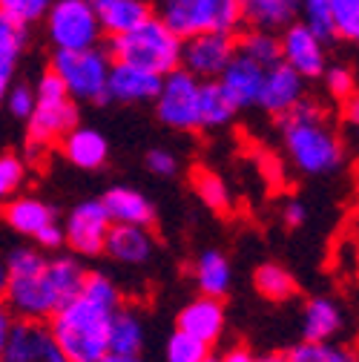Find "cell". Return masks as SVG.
I'll list each match as a JSON object with an SVG mask.
<instances>
[{
    "mask_svg": "<svg viewBox=\"0 0 359 362\" xmlns=\"http://www.w3.org/2000/svg\"><path fill=\"white\" fill-rule=\"evenodd\" d=\"M89 6H93L98 18L101 35H110V37L129 32L132 26H139L153 15L150 0H89Z\"/></svg>",
    "mask_w": 359,
    "mask_h": 362,
    "instance_id": "20",
    "label": "cell"
},
{
    "mask_svg": "<svg viewBox=\"0 0 359 362\" xmlns=\"http://www.w3.org/2000/svg\"><path fill=\"white\" fill-rule=\"evenodd\" d=\"M224 322H228V316H224V305L221 299L216 296H199L193 302H187L178 313V331H184L207 345H216L224 334Z\"/></svg>",
    "mask_w": 359,
    "mask_h": 362,
    "instance_id": "17",
    "label": "cell"
},
{
    "mask_svg": "<svg viewBox=\"0 0 359 362\" xmlns=\"http://www.w3.org/2000/svg\"><path fill=\"white\" fill-rule=\"evenodd\" d=\"M224 359H228V362H253L256 354L250 348H228V351H224Z\"/></svg>",
    "mask_w": 359,
    "mask_h": 362,
    "instance_id": "47",
    "label": "cell"
},
{
    "mask_svg": "<svg viewBox=\"0 0 359 362\" xmlns=\"http://www.w3.org/2000/svg\"><path fill=\"white\" fill-rule=\"evenodd\" d=\"M12 310L6 305V299L0 296V354H4V345H6V337H9V328H12Z\"/></svg>",
    "mask_w": 359,
    "mask_h": 362,
    "instance_id": "46",
    "label": "cell"
},
{
    "mask_svg": "<svg viewBox=\"0 0 359 362\" xmlns=\"http://www.w3.org/2000/svg\"><path fill=\"white\" fill-rule=\"evenodd\" d=\"M164 356L170 362H207L213 356V351H210L207 342H201V339H196V337L175 328V334L164 345Z\"/></svg>",
    "mask_w": 359,
    "mask_h": 362,
    "instance_id": "33",
    "label": "cell"
},
{
    "mask_svg": "<svg viewBox=\"0 0 359 362\" xmlns=\"http://www.w3.org/2000/svg\"><path fill=\"white\" fill-rule=\"evenodd\" d=\"M107 216L112 224H141V228H150V224L155 221V207L153 202L132 190V187H112L104 193L101 199Z\"/></svg>",
    "mask_w": 359,
    "mask_h": 362,
    "instance_id": "22",
    "label": "cell"
},
{
    "mask_svg": "<svg viewBox=\"0 0 359 362\" xmlns=\"http://www.w3.org/2000/svg\"><path fill=\"white\" fill-rule=\"evenodd\" d=\"M26 43H29V26L0 12V66L18 69V61L26 49Z\"/></svg>",
    "mask_w": 359,
    "mask_h": 362,
    "instance_id": "31",
    "label": "cell"
},
{
    "mask_svg": "<svg viewBox=\"0 0 359 362\" xmlns=\"http://www.w3.org/2000/svg\"><path fill=\"white\" fill-rule=\"evenodd\" d=\"M305 204H299V202H290L285 210H282V218H285V224L288 228H302L305 224Z\"/></svg>",
    "mask_w": 359,
    "mask_h": 362,
    "instance_id": "45",
    "label": "cell"
},
{
    "mask_svg": "<svg viewBox=\"0 0 359 362\" xmlns=\"http://www.w3.org/2000/svg\"><path fill=\"white\" fill-rule=\"evenodd\" d=\"M273 356H279V359H290V362H345V359H353L351 351L336 348L331 339H328V342L302 339L299 345H293V348L285 351V354H271V359H273Z\"/></svg>",
    "mask_w": 359,
    "mask_h": 362,
    "instance_id": "32",
    "label": "cell"
},
{
    "mask_svg": "<svg viewBox=\"0 0 359 362\" xmlns=\"http://www.w3.org/2000/svg\"><path fill=\"white\" fill-rule=\"evenodd\" d=\"M279 55L288 66H293L305 81L322 78L325 66H328V55H325V43L313 35L302 21L288 23L279 32Z\"/></svg>",
    "mask_w": 359,
    "mask_h": 362,
    "instance_id": "12",
    "label": "cell"
},
{
    "mask_svg": "<svg viewBox=\"0 0 359 362\" xmlns=\"http://www.w3.org/2000/svg\"><path fill=\"white\" fill-rule=\"evenodd\" d=\"M112 61L141 66L155 75H167L182 64V37H178L158 15H150L129 32H121L110 40Z\"/></svg>",
    "mask_w": 359,
    "mask_h": 362,
    "instance_id": "3",
    "label": "cell"
},
{
    "mask_svg": "<svg viewBox=\"0 0 359 362\" xmlns=\"http://www.w3.org/2000/svg\"><path fill=\"white\" fill-rule=\"evenodd\" d=\"M261 75L264 66H259L256 61H250L247 55L236 52L228 66L218 72V83L224 86V93L230 95V101L245 110V107H256V95H259V86H261Z\"/></svg>",
    "mask_w": 359,
    "mask_h": 362,
    "instance_id": "18",
    "label": "cell"
},
{
    "mask_svg": "<svg viewBox=\"0 0 359 362\" xmlns=\"http://www.w3.org/2000/svg\"><path fill=\"white\" fill-rule=\"evenodd\" d=\"M43 21L55 49H86L101 40V26L89 0H52Z\"/></svg>",
    "mask_w": 359,
    "mask_h": 362,
    "instance_id": "7",
    "label": "cell"
},
{
    "mask_svg": "<svg viewBox=\"0 0 359 362\" xmlns=\"http://www.w3.org/2000/svg\"><path fill=\"white\" fill-rule=\"evenodd\" d=\"M0 213H4V221L20 236H35L43 224H49V221L58 218L52 204H47L37 196H20V193L12 196L4 207H0Z\"/></svg>",
    "mask_w": 359,
    "mask_h": 362,
    "instance_id": "23",
    "label": "cell"
},
{
    "mask_svg": "<svg viewBox=\"0 0 359 362\" xmlns=\"http://www.w3.org/2000/svg\"><path fill=\"white\" fill-rule=\"evenodd\" d=\"M328 6L334 21V37L353 43L359 37V0H328Z\"/></svg>",
    "mask_w": 359,
    "mask_h": 362,
    "instance_id": "35",
    "label": "cell"
},
{
    "mask_svg": "<svg viewBox=\"0 0 359 362\" xmlns=\"http://www.w3.org/2000/svg\"><path fill=\"white\" fill-rule=\"evenodd\" d=\"M32 239L37 242L40 250H58V247H64V228H61L58 218H55V221H49V224H43V228H40Z\"/></svg>",
    "mask_w": 359,
    "mask_h": 362,
    "instance_id": "44",
    "label": "cell"
},
{
    "mask_svg": "<svg viewBox=\"0 0 359 362\" xmlns=\"http://www.w3.org/2000/svg\"><path fill=\"white\" fill-rule=\"evenodd\" d=\"M107 308L78 293L49 316V331L64 354V362H104L107 356Z\"/></svg>",
    "mask_w": 359,
    "mask_h": 362,
    "instance_id": "2",
    "label": "cell"
},
{
    "mask_svg": "<svg viewBox=\"0 0 359 362\" xmlns=\"http://www.w3.org/2000/svg\"><path fill=\"white\" fill-rule=\"evenodd\" d=\"M236 52L247 55L259 66H271V64L282 61V55H279V32L253 26L250 32H245L242 37H236Z\"/></svg>",
    "mask_w": 359,
    "mask_h": 362,
    "instance_id": "30",
    "label": "cell"
},
{
    "mask_svg": "<svg viewBox=\"0 0 359 362\" xmlns=\"http://www.w3.org/2000/svg\"><path fill=\"white\" fill-rule=\"evenodd\" d=\"M72 127H78V101L69 98L64 81L47 69L35 86V107L26 118L29 153L58 144Z\"/></svg>",
    "mask_w": 359,
    "mask_h": 362,
    "instance_id": "4",
    "label": "cell"
},
{
    "mask_svg": "<svg viewBox=\"0 0 359 362\" xmlns=\"http://www.w3.org/2000/svg\"><path fill=\"white\" fill-rule=\"evenodd\" d=\"M239 115V107L224 93L218 78L199 83V129H221Z\"/></svg>",
    "mask_w": 359,
    "mask_h": 362,
    "instance_id": "25",
    "label": "cell"
},
{
    "mask_svg": "<svg viewBox=\"0 0 359 362\" xmlns=\"http://www.w3.org/2000/svg\"><path fill=\"white\" fill-rule=\"evenodd\" d=\"M302 95H305V78L293 66H288L285 61H276L271 66H264L261 86H259V95H256V107H261L264 112H271V115L279 118Z\"/></svg>",
    "mask_w": 359,
    "mask_h": 362,
    "instance_id": "14",
    "label": "cell"
},
{
    "mask_svg": "<svg viewBox=\"0 0 359 362\" xmlns=\"http://www.w3.org/2000/svg\"><path fill=\"white\" fill-rule=\"evenodd\" d=\"M144 345H147V328H144L141 313L118 305L110 313L104 362H136L144 356Z\"/></svg>",
    "mask_w": 359,
    "mask_h": 362,
    "instance_id": "13",
    "label": "cell"
},
{
    "mask_svg": "<svg viewBox=\"0 0 359 362\" xmlns=\"http://www.w3.org/2000/svg\"><path fill=\"white\" fill-rule=\"evenodd\" d=\"M49 6H52V0H0V12L23 26L40 23Z\"/></svg>",
    "mask_w": 359,
    "mask_h": 362,
    "instance_id": "39",
    "label": "cell"
},
{
    "mask_svg": "<svg viewBox=\"0 0 359 362\" xmlns=\"http://www.w3.org/2000/svg\"><path fill=\"white\" fill-rule=\"evenodd\" d=\"M153 250L155 242L141 224H112L104 242V253L121 264H144L153 259Z\"/></svg>",
    "mask_w": 359,
    "mask_h": 362,
    "instance_id": "19",
    "label": "cell"
},
{
    "mask_svg": "<svg viewBox=\"0 0 359 362\" xmlns=\"http://www.w3.org/2000/svg\"><path fill=\"white\" fill-rule=\"evenodd\" d=\"M199 83L201 81L182 66L161 75V86L153 101H155V115L164 127L178 132L199 129Z\"/></svg>",
    "mask_w": 359,
    "mask_h": 362,
    "instance_id": "8",
    "label": "cell"
},
{
    "mask_svg": "<svg viewBox=\"0 0 359 362\" xmlns=\"http://www.w3.org/2000/svg\"><path fill=\"white\" fill-rule=\"evenodd\" d=\"M4 107L9 110L12 118L18 121H26L32 107H35V89L29 83H9L6 89V98H4Z\"/></svg>",
    "mask_w": 359,
    "mask_h": 362,
    "instance_id": "41",
    "label": "cell"
},
{
    "mask_svg": "<svg viewBox=\"0 0 359 362\" xmlns=\"http://www.w3.org/2000/svg\"><path fill=\"white\" fill-rule=\"evenodd\" d=\"M0 359L6 362H64L47 320H12Z\"/></svg>",
    "mask_w": 359,
    "mask_h": 362,
    "instance_id": "10",
    "label": "cell"
},
{
    "mask_svg": "<svg viewBox=\"0 0 359 362\" xmlns=\"http://www.w3.org/2000/svg\"><path fill=\"white\" fill-rule=\"evenodd\" d=\"M86 299H93L95 305L107 308V310H115L118 305H124V296H121V288L104 276V274H86V282H83V291H81Z\"/></svg>",
    "mask_w": 359,
    "mask_h": 362,
    "instance_id": "37",
    "label": "cell"
},
{
    "mask_svg": "<svg viewBox=\"0 0 359 362\" xmlns=\"http://www.w3.org/2000/svg\"><path fill=\"white\" fill-rule=\"evenodd\" d=\"M23 185H26V164L12 153L0 156V207L12 196H18Z\"/></svg>",
    "mask_w": 359,
    "mask_h": 362,
    "instance_id": "38",
    "label": "cell"
},
{
    "mask_svg": "<svg viewBox=\"0 0 359 362\" xmlns=\"http://www.w3.org/2000/svg\"><path fill=\"white\" fill-rule=\"evenodd\" d=\"M4 299L12 316H18V320H49L58 310L47 282H43V270L40 274H29V276H9Z\"/></svg>",
    "mask_w": 359,
    "mask_h": 362,
    "instance_id": "15",
    "label": "cell"
},
{
    "mask_svg": "<svg viewBox=\"0 0 359 362\" xmlns=\"http://www.w3.org/2000/svg\"><path fill=\"white\" fill-rule=\"evenodd\" d=\"M161 86V75L147 72L141 66H132L124 61H112L110 64V75H107V101H118V104H144L153 101Z\"/></svg>",
    "mask_w": 359,
    "mask_h": 362,
    "instance_id": "16",
    "label": "cell"
},
{
    "mask_svg": "<svg viewBox=\"0 0 359 362\" xmlns=\"http://www.w3.org/2000/svg\"><path fill=\"white\" fill-rule=\"evenodd\" d=\"M193 276H196V285L204 296H216V299H224L233 285V270H230V262L224 259V253L218 250H204L199 259H196V267H193Z\"/></svg>",
    "mask_w": 359,
    "mask_h": 362,
    "instance_id": "28",
    "label": "cell"
},
{
    "mask_svg": "<svg viewBox=\"0 0 359 362\" xmlns=\"http://www.w3.org/2000/svg\"><path fill=\"white\" fill-rule=\"evenodd\" d=\"M147 170L161 175V178H170V175L178 173V158H175V153H170L164 147H155V150L147 153Z\"/></svg>",
    "mask_w": 359,
    "mask_h": 362,
    "instance_id": "43",
    "label": "cell"
},
{
    "mask_svg": "<svg viewBox=\"0 0 359 362\" xmlns=\"http://www.w3.org/2000/svg\"><path fill=\"white\" fill-rule=\"evenodd\" d=\"M299 15H302V23L313 35H317L322 43H331L334 40V21H331L328 0H302Z\"/></svg>",
    "mask_w": 359,
    "mask_h": 362,
    "instance_id": "36",
    "label": "cell"
},
{
    "mask_svg": "<svg viewBox=\"0 0 359 362\" xmlns=\"http://www.w3.org/2000/svg\"><path fill=\"white\" fill-rule=\"evenodd\" d=\"M15 81V69H9V66H0V107H4V98H6V89H9V83Z\"/></svg>",
    "mask_w": 359,
    "mask_h": 362,
    "instance_id": "48",
    "label": "cell"
},
{
    "mask_svg": "<svg viewBox=\"0 0 359 362\" xmlns=\"http://www.w3.org/2000/svg\"><path fill=\"white\" fill-rule=\"evenodd\" d=\"M299 6L302 0H242V15L250 26L282 32L288 23L299 21Z\"/></svg>",
    "mask_w": 359,
    "mask_h": 362,
    "instance_id": "27",
    "label": "cell"
},
{
    "mask_svg": "<svg viewBox=\"0 0 359 362\" xmlns=\"http://www.w3.org/2000/svg\"><path fill=\"white\" fill-rule=\"evenodd\" d=\"M43 264H47V256H43L40 247H15V250L6 256V270H9V276L40 274Z\"/></svg>",
    "mask_w": 359,
    "mask_h": 362,
    "instance_id": "40",
    "label": "cell"
},
{
    "mask_svg": "<svg viewBox=\"0 0 359 362\" xmlns=\"http://www.w3.org/2000/svg\"><path fill=\"white\" fill-rule=\"evenodd\" d=\"M112 55L98 43L86 49H55L52 72L64 81L66 93L78 104H104L107 101V75Z\"/></svg>",
    "mask_w": 359,
    "mask_h": 362,
    "instance_id": "5",
    "label": "cell"
},
{
    "mask_svg": "<svg viewBox=\"0 0 359 362\" xmlns=\"http://www.w3.org/2000/svg\"><path fill=\"white\" fill-rule=\"evenodd\" d=\"M158 18L178 35L239 32L245 23L242 0H158Z\"/></svg>",
    "mask_w": 359,
    "mask_h": 362,
    "instance_id": "6",
    "label": "cell"
},
{
    "mask_svg": "<svg viewBox=\"0 0 359 362\" xmlns=\"http://www.w3.org/2000/svg\"><path fill=\"white\" fill-rule=\"evenodd\" d=\"M236 55V35L233 32H201L182 37V69L196 75L199 81L218 78V72L228 66Z\"/></svg>",
    "mask_w": 359,
    "mask_h": 362,
    "instance_id": "9",
    "label": "cell"
},
{
    "mask_svg": "<svg viewBox=\"0 0 359 362\" xmlns=\"http://www.w3.org/2000/svg\"><path fill=\"white\" fill-rule=\"evenodd\" d=\"M325 86H328V95L336 98V101H348L353 93H356V83H353V72L348 66H325Z\"/></svg>",
    "mask_w": 359,
    "mask_h": 362,
    "instance_id": "42",
    "label": "cell"
},
{
    "mask_svg": "<svg viewBox=\"0 0 359 362\" xmlns=\"http://www.w3.org/2000/svg\"><path fill=\"white\" fill-rule=\"evenodd\" d=\"M110 228H112V221H110L101 199L81 202L64 224V245H69L78 256H86V259L101 256Z\"/></svg>",
    "mask_w": 359,
    "mask_h": 362,
    "instance_id": "11",
    "label": "cell"
},
{
    "mask_svg": "<svg viewBox=\"0 0 359 362\" xmlns=\"http://www.w3.org/2000/svg\"><path fill=\"white\" fill-rule=\"evenodd\" d=\"M61 144H64L66 161L75 164L78 170H98L107 164V156H110L107 139L93 127H72L61 139Z\"/></svg>",
    "mask_w": 359,
    "mask_h": 362,
    "instance_id": "21",
    "label": "cell"
},
{
    "mask_svg": "<svg viewBox=\"0 0 359 362\" xmlns=\"http://www.w3.org/2000/svg\"><path fill=\"white\" fill-rule=\"evenodd\" d=\"M253 285L256 291L267 299V302H288L296 296L299 285L293 279V274L288 267H282L279 262H264L256 267V274H253Z\"/></svg>",
    "mask_w": 359,
    "mask_h": 362,
    "instance_id": "29",
    "label": "cell"
},
{
    "mask_svg": "<svg viewBox=\"0 0 359 362\" xmlns=\"http://www.w3.org/2000/svg\"><path fill=\"white\" fill-rule=\"evenodd\" d=\"M193 187L199 193V199L216 210V213H224V210H230V193H228V185L210 170H199L193 175Z\"/></svg>",
    "mask_w": 359,
    "mask_h": 362,
    "instance_id": "34",
    "label": "cell"
},
{
    "mask_svg": "<svg viewBox=\"0 0 359 362\" xmlns=\"http://www.w3.org/2000/svg\"><path fill=\"white\" fill-rule=\"evenodd\" d=\"M6 282H9V270H6V262H0V296L6 291Z\"/></svg>",
    "mask_w": 359,
    "mask_h": 362,
    "instance_id": "49",
    "label": "cell"
},
{
    "mask_svg": "<svg viewBox=\"0 0 359 362\" xmlns=\"http://www.w3.org/2000/svg\"><path fill=\"white\" fill-rule=\"evenodd\" d=\"M279 121L285 150L302 173L328 175L345 164V144L328 124V112L317 98L302 95L285 115H279Z\"/></svg>",
    "mask_w": 359,
    "mask_h": 362,
    "instance_id": "1",
    "label": "cell"
},
{
    "mask_svg": "<svg viewBox=\"0 0 359 362\" xmlns=\"http://www.w3.org/2000/svg\"><path fill=\"white\" fill-rule=\"evenodd\" d=\"M345 328V316L339 310L336 302L317 296L305 305L302 313V339H317V342H328L334 337H339V331Z\"/></svg>",
    "mask_w": 359,
    "mask_h": 362,
    "instance_id": "26",
    "label": "cell"
},
{
    "mask_svg": "<svg viewBox=\"0 0 359 362\" xmlns=\"http://www.w3.org/2000/svg\"><path fill=\"white\" fill-rule=\"evenodd\" d=\"M89 270L75 259V256H58V259H47L43 264V282H47L55 305H66L69 299H75L83 291Z\"/></svg>",
    "mask_w": 359,
    "mask_h": 362,
    "instance_id": "24",
    "label": "cell"
}]
</instances>
